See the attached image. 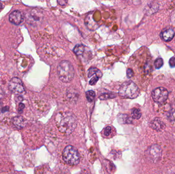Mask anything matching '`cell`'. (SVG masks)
Returning a JSON list of instances; mask_svg holds the SVG:
<instances>
[{
	"label": "cell",
	"mask_w": 175,
	"mask_h": 174,
	"mask_svg": "<svg viewBox=\"0 0 175 174\" xmlns=\"http://www.w3.org/2000/svg\"><path fill=\"white\" fill-rule=\"evenodd\" d=\"M55 120L58 130L66 135L71 134L77 127L76 116L69 112L58 113Z\"/></svg>",
	"instance_id": "cell-1"
},
{
	"label": "cell",
	"mask_w": 175,
	"mask_h": 174,
	"mask_svg": "<svg viewBox=\"0 0 175 174\" xmlns=\"http://www.w3.org/2000/svg\"><path fill=\"white\" fill-rule=\"evenodd\" d=\"M57 73L60 80L64 83L72 81L75 76V70L70 62L63 60L60 62L57 67Z\"/></svg>",
	"instance_id": "cell-2"
},
{
	"label": "cell",
	"mask_w": 175,
	"mask_h": 174,
	"mask_svg": "<svg viewBox=\"0 0 175 174\" xmlns=\"http://www.w3.org/2000/svg\"><path fill=\"white\" fill-rule=\"evenodd\" d=\"M118 94L122 98L132 99L139 96L140 90L135 83L132 81H128L121 84Z\"/></svg>",
	"instance_id": "cell-3"
},
{
	"label": "cell",
	"mask_w": 175,
	"mask_h": 174,
	"mask_svg": "<svg viewBox=\"0 0 175 174\" xmlns=\"http://www.w3.org/2000/svg\"><path fill=\"white\" fill-rule=\"evenodd\" d=\"M63 158L69 165H76L80 163V154L76 148L72 145L65 147L63 152Z\"/></svg>",
	"instance_id": "cell-4"
},
{
	"label": "cell",
	"mask_w": 175,
	"mask_h": 174,
	"mask_svg": "<svg viewBox=\"0 0 175 174\" xmlns=\"http://www.w3.org/2000/svg\"><path fill=\"white\" fill-rule=\"evenodd\" d=\"M152 96L156 103L162 104L168 99V92L164 87H158L152 91Z\"/></svg>",
	"instance_id": "cell-5"
},
{
	"label": "cell",
	"mask_w": 175,
	"mask_h": 174,
	"mask_svg": "<svg viewBox=\"0 0 175 174\" xmlns=\"http://www.w3.org/2000/svg\"><path fill=\"white\" fill-rule=\"evenodd\" d=\"M8 88L12 93L16 94H20L25 91L24 85L22 80L17 77H14L10 80Z\"/></svg>",
	"instance_id": "cell-6"
},
{
	"label": "cell",
	"mask_w": 175,
	"mask_h": 174,
	"mask_svg": "<svg viewBox=\"0 0 175 174\" xmlns=\"http://www.w3.org/2000/svg\"><path fill=\"white\" fill-rule=\"evenodd\" d=\"M148 156L151 160L156 162L158 161L161 156V149L157 145H153L147 151Z\"/></svg>",
	"instance_id": "cell-7"
},
{
	"label": "cell",
	"mask_w": 175,
	"mask_h": 174,
	"mask_svg": "<svg viewBox=\"0 0 175 174\" xmlns=\"http://www.w3.org/2000/svg\"><path fill=\"white\" fill-rule=\"evenodd\" d=\"M93 77L92 79L90 80L89 84L91 85H95L97 82L98 81L99 79L101 78L103 76V74L101 73V71L99 69L96 68V67H91L89 69L88 72V76L89 78H91Z\"/></svg>",
	"instance_id": "cell-8"
},
{
	"label": "cell",
	"mask_w": 175,
	"mask_h": 174,
	"mask_svg": "<svg viewBox=\"0 0 175 174\" xmlns=\"http://www.w3.org/2000/svg\"><path fill=\"white\" fill-rule=\"evenodd\" d=\"M9 20L12 24L18 25L23 22L24 15L22 12L19 10H15L10 13Z\"/></svg>",
	"instance_id": "cell-9"
},
{
	"label": "cell",
	"mask_w": 175,
	"mask_h": 174,
	"mask_svg": "<svg viewBox=\"0 0 175 174\" xmlns=\"http://www.w3.org/2000/svg\"><path fill=\"white\" fill-rule=\"evenodd\" d=\"M175 35V32L172 29L164 30L161 33V38L165 42H170L173 39Z\"/></svg>",
	"instance_id": "cell-10"
},
{
	"label": "cell",
	"mask_w": 175,
	"mask_h": 174,
	"mask_svg": "<svg viewBox=\"0 0 175 174\" xmlns=\"http://www.w3.org/2000/svg\"><path fill=\"white\" fill-rule=\"evenodd\" d=\"M151 127L153 129L156 131H160L162 130L165 127L163 122L159 118H155L151 122Z\"/></svg>",
	"instance_id": "cell-11"
},
{
	"label": "cell",
	"mask_w": 175,
	"mask_h": 174,
	"mask_svg": "<svg viewBox=\"0 0 175 174\" xmlns=\"http://www.w3.org/2000/svg\"><path fill=\"white\" fill-rule=\"evenodd\" d=\"M85 46L83 45H77L73 49V52L78 56H80L84 54L86 51Z\"/></svg>",
	"instance_id": "cell-12"
},
{
	"label": "cell",
	"mask_w": 175,
	"mask_h": 174,
	"mask_svg": "<svg viewBox=\"0 0 175 174\" xmlns=\"http://www.w3.org/2000/svg\"><path fill=\"white\" fill-rule=\"evenodd\" d=\"M118 120L120 121L121 123L129 124L132 123L131 118L126 114H120L118 118Z\"/></svg>",
	"instance_id": "cell-13"
},
{
	"label": "cell",
	"mask_w": 175,
	"mask_h": 174,
	"mask_svg": "<svg viewBox=\"0 0 175 174\" xmlns=\"http://www.w3.org/2000/svg\"><path fill=\"white\" fill-rule=\"evenodd\" d=\"M116 97V94L113 93H104L99 96V99L101 100H106L110 99H114Z\"/></svg>",
	"instance_id": "cell-14"
},
{
	"label": "cell",
	"mask_w": 175,
	"mask_h": 174,
	"mask_svg": "<svg viewBox=\"0 0 175 174\" xmlns=\"http://www.w3.org/2000/svg\"><path fill=\"white\" fill-rule=\"evenodd\" d=\"M86 97L87 98V100L89 102H92L95 97V93L94 91H87L86 93Z\"/></svg>",
	"instance_id": "cell-15"
},
{
	"label": "cell",
	"mask_w": 175,
	"mask_h": 174,
	"mask_svg": "<svg viewBox=\"0 0 175 174\" xmlns=\"http://www.w3.org/2000/svg\"><path fill=\"white\" fill-rule=\"evenodd\" d=\"M13 124L18 128H22L24 124L23 118L21 117L15 118L13 120Z\"/></svg>",
	"instance_id": "cell-16"
},
{
	"label": "cell",
	"mask_w": 175,
	"mask_h": 174,
	"mask_svg": "<svg viewBox=\"0 0 175 174\" xmlns=\"http://www.w3.org/2000/svg\"><path fill=\"white\" fill-rule=\"evenodd\" d=\"M131 115H132V118H133L134 119L138 120L141 118V113L139 109L137 108H133L132 110Z\"/></svg>",
	"instance_id": "cell-17"
},
{
	"label": "cell",
	"mask_w": 175,
	"mask_h": 174,
	"mask_svg": "<svg viewBox=\"0 0 175 174\" xmlns=\"http://www.w3.org/2000/svg\"><path fill=\"white\" fill-rule=\"evenodd\" d=\"M163 64V60L161 58H158L156 59L154 62V65L156 69H159L162 67Z\"/></svg>",
	"instance_id": "cell-18"
},
{
	"label": "cell",
	"mask_w": 175,
	"mask_h": 174,
	"mask_svg": "<svg viewBox=\"0 0 175 174\" xmlns=\"http://www.w3.org/2000/svg\"><path fill=\"white\" fill-rule=\"evenodd\" d=\"M112 132V128L110 126H107L105 128L103 131V134L105 136H109Z\"/></svg>",
	"instance_id": "cell-19"
},
{
	"label": "cell",
	"mask_w": 175,
	"mask_h": 174,
	"mask_svg": "<svg viewBox=\"0 0 175 174\" xmlns=\"http://www.w3.org/2000/svg\"><path fill=\"white\" fill-rule=\"evenodd\" d=\"M126 76L128 78H132L133 76V71L132 69H128L126 72Z\"/></svg>",
	"instance_id": "cell-20"
},
{
	"label": "cell",
	"mask_w": 175,
	"mask_h": 174,
	"mask_svg": "<svg viewBox=\"0 0 175 174\" xmlns=\"http://www.w3.org/2000/svg\"><path fill=\"white\" fill-rule=\"evenodd\" d=\"M169 64H170L171 67H175V57H171L169 60Z\"/></svg>",
	"instance_id": "cell-21"
},
{
	"label": "cell",
	"mask_w": 175,
	"mask_h": 174,
	"mask_svg": "<svg viewBox=\"0 0 175 174\" xmlns=\"http://www.w3.org/2000/svg\"><path fill=\"white\" fill-rule=\"evenodd\" d=\"M24 105L23 104H20V108L21 109V110H23L24 109Z\"/></svg>",
	"instance_id": "cell-22"
},
{
	"label": "cell",
	"mask_w": 175,
	"mask_h": 174,
	"mask_svg": "<svg viewBox=\"0 0 175 174\" xmlns=\"http://www.w3.org/2000/svg\"><path fill=\"white\" fill-rule=\"evenodd\" d=\"M2 7H3L2 4V3H0V9H1V8H2Z\"/></svg>",
	"instance_id": "cell-23"
}]
</instances>
